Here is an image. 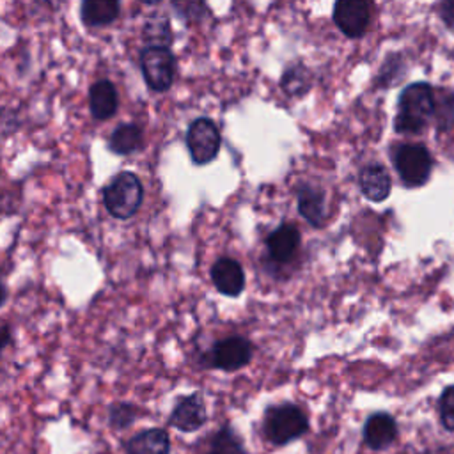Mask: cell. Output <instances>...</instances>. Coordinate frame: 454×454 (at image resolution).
<instances>
[{"label":"cell","instance_id":"cell-1","mask_svg":"<svg viewBox=\"0 0 454 454\" xmlns=\"http://www.w3.org/2000/svg\"><path fill=\"white\" fill-rule=\"evenodd\" d=\"M434 112L433 89L426 82H415L404 87L399 96V112L394 126L397 133H419L424 129Z\"/></svg>","mask_w":454,"mask_h":454},{"label":"cell","instance_id":"cell-2","mask_svg":"<svg viewBox=\"0 0 454 454\" xmlns=\"http://www.w3.org/2000/svg\"><path fill=\"white\" fill-rule=\"evenodd\" d=\"M144 188L137 174L133 172H119L105 188H103V202L106 211L119 220H126L133 216L142 206Z\"/></svg>","mask_w":454,"mask_h":454},{"label":"cell","instance_id":"cell-3","mask_svg":"<svg viewBox=\"0 0 454 454\" xmlns=\"http://www.w3.org/2000/svg\"><path fill=\"white\" fill-rule=\"evenodd\" d=\"M309 427L305 413L294 404H280L268 410L264 419L266 438L273 445H284L301 436Z\"/></svg>","mask_w":454,"mask_h":454},{"label":"cell","instance_id":"cell-4","mask_svg":"<svg viewBox=\"0 0 454 454\" xmlns=\"http://www.w3.org/2000/svg\"><path fill=\"white\" fill-rule=\"evenodd\" d=\"M140 67L149 89L156 92L170 89L176 73V60L168 48L145 46L140 53Z\"/></svg>","mask_w":454,"mask_h":454},{"label":"cell","instance_id":"cell-5","mask_svg":"<svg viewBox=\"0 0 454 454\" xmlns=\"http://www.w3.org/2000/svg\"><path fill=\"white\" fill-rule=\"evenodd\" d=\"M395 170L406 186H422L433 170L429 151L420 144H404L394 156Z\"/></svg>","mask_w":454,"mask_h":454},{"label":"cell","instance_id":"cell-6","mask_svg":"<svg viewBox=\"0 0 454 454\" xmlns=\"http://www.w3.org/2000/svg\"><path fill=\"white\" fill-rule=\"evenodd\" d=\"M220 131L211 119H195L186 131V147L192 160L197 165H206L213 161L220 151Z\"/></svg>","mask_w":454,"mask_h":454},{"label":"cell","instance_id":"cell-7","mask_svg":"<svg viewBox=\"0 0 454 454\" xmlns=\"http://www.w3.org/2000/svg\"><path fill=\"white\" fill-rule=\"evenodd\" d=\"M333 21L348 37H360L371 21V5L364 0H339L333 5Z\"/></svg>","mask_w":454,"mask_h":454},{"label":"cell","instance_id":"cell-8","mask_svg":"<svg viewBox=\"0 0 454 454\" xmlns=\"http://www.w3.org/2000/svg\"><path fill=\"white\" fill-rule=\"evenodd\" d=\"M252 358V344L245 337H227L218 340L211 351V364L222 371H238Z\"/></svg>","mask_w":454,"mask_h":454},{"label":"cell","instance_id":"cell-9","mask_svg":"<svg viewBox=\"0 0 454 454\" xmlns=\"http://www.w3.org/2000/svg\"><path fill=\"white\" fill-rule=\"evenodd\" d=\"M206 419H207V413L202 399L197 394H192L177 401V404L174 406L168 417V424L179 431L192 433L200 429Z\"/></svg>","mask_w":454,"mask_h":454},{"label":"cell","instance_id":"cell-10","mask_svg":"<svg viewBox=\"0 0 454 454\" xmlns=\"http://www.w3.org/2000/svg\"><path fill=\"white\" fill-rule=\"evenodd\" d=\"M211 278L216 289L227 296H238L245 287L241 264L231 257H222L211 266Z\"/></svg>","mask_w":454,"mask_h":454},{"label":"cell","instance_id":"cell-11","mask_svg":"<svg viewBox=\"0 0 454 454\" xmlns=\"http://www.w3.org/2000/svg\"><path fill=\"white\" fill-rule=\"evenodd\" d=\"M300 247V231L293 223H282L266 238V248L273 261L287 262Z\"/></svg>","mask_w":454,"mask_h":454},{"label":"cell","instance_id":"cell-12","mask_svg":"<svg viewBox=\"0 0 454 454\" xmlns=\"http://www.w3.org/2000/svg\"><path fill=\"white\" fill-rule=\"evenodd\" d=\"M397 434V424L388 413H374L364 426V442L376 450L387 449Z\"/></svg>","mask_w":454,"mask_h":454},{"label":"cell","instance_id":"cell-13","mask_svg":"<svg viewBox=\"0 0 454 454\" xmlns=\"http://www.w3.org/2000/svg\"><path fill=\"white\" fill-rule=\"evenodd\" d=\"M126 454H170V438L165 429L149 427L124 442Z\"/></svg>","mask_w":454,"mask_h":454},{"label":"cell","instance_id":"cell-14","mask_svg":"<svg viewBox=\"0 0 454 454\" xmlns=\"http://www.w3.org/2000/svg\"><path fill=\"white\" fill-rule=\"evenodd\" d=\"M117 90L110 80L96 82L89 90V106L94 119L106 121L117 112Z\"/></svg>","mask_w":454,"mask_h":454},{"label":"cell","instance_id":"cell-15","mask_svg":"<svg viewBox=\"0 0 454 454\" xmlns=\"http://www.w3.org/2000/svg\"><path fill=\"white\" fill-rule=\"evenodd\" d=\"M360 190L371 202H383L390 193V176L381 165H367L360 172Z\"/></svg>","mask_w":454,"mask_h":454},{"label":"cell","instance_id":"cell-16","mask_svg":"<svg viewBox=\"0 0 454 454\" xmlns=\"http://www.w3.org/2000/svg\"><path fill=\"white\" fill-rule=\"evenodd\" d=\"M121 5L115 0H85L80 7L82 21L87 27L110 25L119 16Z\"/></svg>","mask_w":454,"mask_h":454},{"label":"cell","instance_id":"cell-17","mask_svg":"<svg viewBox=\"0 0 454 454\" xmlns=\"http://www.w3.org/2000/svg\"><path fill=\"white\" fill-rule=\"evenodd\" d=\"M298 211L310 225L319 227L325 220L323 192L310 186V184L300 186V190H298Z\"/></svg>","mask_w":454,"mask_h":454},{"label":"cell","instance_id":"cell-18","mask_svg":"<svg viewBox=\"0 0 454 454\" xmlns=\"http://www.w3.org/2000/svg\"><path fill=\"white\" fill-rule=\"evenodd\" d=\"M144 144V133L137 124H119L110 135V149L115 154L128 156L137 153Z\"/></svg>","mask_w":454,"mask_h":454},{"label":"cell","instance_id":"cell-19","mask_svg":"<svg viewBox=\"0 0 454 454\" xmlns=\"http://www.w3.org/2000/svg\"><path fill=\"white\" fill-rule=\"evenodd\" d=\"M144 35L149 43H153L151 46H163L168 48V43L172 41V32H170V25L167 16L156 14L153 16L147 23H145V30Z\"/></svg>","mask_w":454,"mask_h":454},{"label":"cell","instance_id":"cell-20","mask_svg":"<svg viewBox=\"0 0 454 454\" xmlns=\"http://www.w3.org/2000/svg\"><path fill=\"white\" fill-rule=\"evenodd\" d=\"M137 419V408L131 403H115L108 410V424L110 427L121 431L129 427Z\"/></svg>","mask_w":454,"mask_h":454},{"label":"cell","instance_id":"cell-21","mask_svg":"<svg viewBox=\"0 0 454 454\" xmlns=\"http://www.w3.org/2000/svg\"><path fill=\"white\" fill-rule=\"evenodd\" d=\"M433 115L436 117V126L440 131L452 129L454 128V96L450 98L445 96L438 103L434 101Z\"/></svg>","mask_w":454,"mask_h":454},{"label":"cell","instance_id":"cell-22","mask_svg":"<svg viewBox=\"0 0 454 454\" xmlns=\"http://www.w3.org/2000/svg\"><path fill=\"white\" fill-rule=\"evenodd\" d=\"M213 447L216 449V454H243L238 436L227 427L216 433L213 438Z\"/></svg>","mask_w":454,"mask_h":454},{"label":"cell","instance_id":"cell-23","mask_svg":"<svg viewBox=\"0 0 454 454\" xmlns=\"http://www.w3.org/2000/svg\"><path fill=\"white\" fill-rule=\"evenodd\" d=\"M440 415L445 429L454 431V385L447 387L440 397Z\"/></svg>","mask_w":454,"mask_h":454},{"label":"cell","instance_id":"cell-24","mask_svg":"<svg viewBox=\"0 0 454 454\" xmlns=\"http://www.w3.org/2000/svg\"><path fill=\"white\" fill-rule=\"evenodd\" d=\"M282 87L287 94H301L307 89V82H305V69H296L291 67L286 71L284 78H282Z\"/></svg>","mask_w":454,"mask_h":454},{"label":"cell","instance_id":"cell-25","mask_svg":"<svg viewBox=\"0 0 454 454\" xmlns=\"http://www.w3.org/2000/svg\"><path fill=\"white\" fill-rule=\"evenodd\" d=\"M440 18L445 23V27L454 32V0L440 4Z\"/></svg>","mask_w":454,"mask_h":454},{"label":"cell","instance_id":"cell-26","mask_svg":"<svg viewBox=\"0 0 454 454\" xmlns=\"http://www.w3.org/2000/svg\"><path fill=\"white\" fill-rule=\"evenodd\" d=\"M11 340V330L7 325H0V353L4 351V348L9 344Z\"/></svg>","mask_w":454,"mask_h":454},{"label":"cell","instance_id":"cell-27","mask_svg":"<svg viewBox=\"0 0 454 454\" xmlns=\"http://www.w3.org/2000/svg\"><path fill=\"white\" fill-rule=\"evenodd\" d=\"M5 298H7V291H5V287H4V284L0 282V307L4 305V301H5Z\"/></svg>","mask_w":454,"mask_h":454},{"label":"cell","instance_id":"cell-28","mask_svg":"<svg viewBox=\"0 0 454 454\" xmlns=\"http://www.w3.org/2000/svg\"><path fill=\"white\" fill-rule=\"evenodd\" d=\"M213 454H216V452H213Z\"/></svg>","mask_w":454,"mask_h":454}]
</instances>
